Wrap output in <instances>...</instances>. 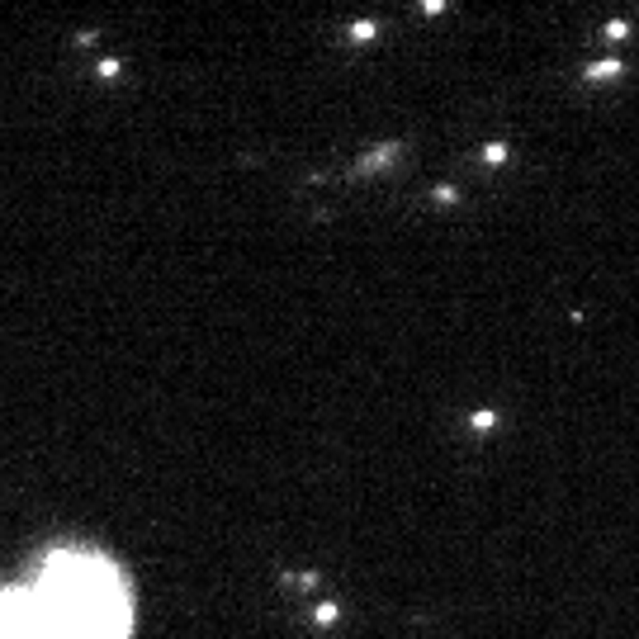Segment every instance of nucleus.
I'll use <instances>...</instances> for the list:
<instances>
[{
  "label": "nucleus",
  "mask_w": 639,
  "mask_h": 639,
  "mask_svg": "<svg viewBox=\"0 0 639 639\" xmlns=\"http://www.w3.org/2000/svg\"><path fill=\"white\" fill-rule=\"evenodd\" d=\"M398 152H403V142H379L375 152H365L356 161V166H351V175H375L379 166H389V161H398Z\"/></svg>",
  "instance_id": "nucleus-1"
},
{
  "label": "nucleus",
  "mask_w": 639,
  "mask_h": 639,
  "mask_svg": "<svg viewBox=\"0 0 639 639\" xmlns=\"http://www.w3.org/2000/svg\"><path fill=\"white\" fill-rule=\"evenodd\" d=\"M336 621H341V606H336V602H322V606L312 611V625H317V630H332Z\"/></svg>",
  "instance_id": "nucleus-4"
},
{
  "label": "nucleus",
  "mask_w": 639,
  "mask_h": 639,
  "mask_svg": "<svg viewBox=\"0 0 639 639\" xmlns=\"http://www.w3.org/2000/svg\"><path fill=\"white\" fill-rule=\"evenodd\" d=\"M621 71H625L621 57H602V62H592L582 71V81H611V76H621Z\"/></svg>",
  "instance_id": "nucleus-3"
},
{
  "label": "nucleus",
  "mask_w": 639,
  "mask_h": 639,
  "mask_svg": "<svg viewBox=\"0 0 639 639\" xmlns=\"http://www.w3.org/2000/svg\"><path fill=\"white\" fill-rule=\"evenodd\" d=\"M507 156H512V147H507V142H488V147H483V166H493V171H498V166H507Z\"/></svg>",
  "instance_id": "nucleus-5"
},
{
  "label": "nucleus",
  "mask_w": 639,
  "mask_h": 639,
  "mask_svg": "<svg viewBox=\"0 0 639 639\" xmlns=\"http://www.w3.org/2000/svg\"><path fill=\"white\" fill-rule=\"evenodd\" d=\"M95 71H100L105 81H114V76H124V62H119V57H100V62H95Z\"/></svg>",
  "instance_id": "nucleus-8"
},
{
  "label": "nucleus",
  "mask_w": 639,
  "mask_h": 639,
  "mask_svg": "<svg viewBox=\"0 0 639 639\" xmlns=\"http://www.w3.org/2000/svg\"><path fill=\"white\" fill-rule=\"evenodd\" d=\"M498 426H502V412H498V407H474V412H469V431H479V436L498 431Z\"/></svg>",
  "instance_id": "nucleus-2"
},
{
  "label": "nucleus",
  "mask_w": 639,
  "mask_h": 639,
  "mask_svg": "<svg viewBox=\"0 0 639 639\" xmlns=\"http://www.w3.org/2000/svg\"><path fill=\"white\" fill-rule=\"evenodd\" d=\"M606 38H611V43L630 38V19H606Z\"/></svg>",
  "instance_id": "nucleus-9"
},
{
  "label": "nucleus",
  "mask_w": 639,
  "mask_h": 639,
  "mask_svg": "<svg viewBox=\"0 0 639 639\" xmlns=\"http://www.w3.org/2000/svg\"><path fill=\"white\" fill-rule=\"evenodd\" d=\"M431 199H436L440 209H455V204H459V189H455V185H436V189H431Z\"/></svg>",
  "instance_id": "nucleus-7"
},
{
  "label": "nucleus",
  "mask_w": 639,
  "mask_h": 639,
  "mask_svg": "<svg viewBox=\"0 0 639 639\" xmlns=\"http://www.w3.org/2000/svg\"><path fill=\"white\" fill-rule=\"evenodd\" d=\"M346 33H351V43H370V38L379 33V24H375V19H356Z\"/></svg>",
  "instance_id": "nucleus-6"
}]
</instances>
